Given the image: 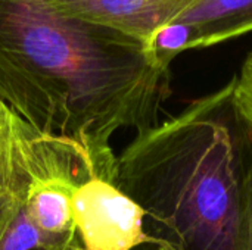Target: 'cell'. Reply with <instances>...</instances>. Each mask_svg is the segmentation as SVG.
I'll list each match as a JSON object with an SVG mask.
<instances>
[{
    "label": "cell",
    "mask_w": 252,
    "mask_h": 250,
    "mask_svg": "<svg viewBox=\"0 0 252 250\" xmlns=\"http://www.w3.org/2000/svg\"><path fill=\"white\" fill-rule=\"evenodd\" d=\"M239 250H252V150L245 168L241 217H239Z\"/></svg>",
    "instance_id": "52a82bcc"
},
{
    "label": "cell",
    "mask_w": 252,
    "mask_h": 250,
    "mask_svg": "<svg viewBox=\"0 0 252 250\" xmlns=\"http://www.w3.org/2000/svg\"><path fill=\"white\" fill-rule=\"evenodd\" d=\"M65 16L120 31L148 49L152 37L193 0H43Z\"/></svg>",
    "instance_id": "5b68a950"
},
{
    "label": "cell",
    "mask_w": 252,
    "mask_h": 250,
    "mask_svg": "<svg viewBox=\"0 0 252 250\" xmlns=\"http://www.w3.org/2000/svg\"><path fill=\"white\" fill-rule=\"evenodd\" d=\"M170 68L120 31L43 0H0V100L35 128L78 141L112 181V136L158 124Z\"/></svg>",
    "instance_id": "6da1fadb"
},
{
    "label": "cell",
    "mask_w": 252,
    "mask_h": 250,
    "mask_svg": "<svg viewBox=\"0 0 252 250\" xmlns=\"http://www.w3.org/2000/svg\"><path fill=\"white\" fill-rule=\"evenodd\" d=\"M66 174L100 177L78 141L35 128L0 100V250H49L32 205L46 180Z\"/></svg>",
    "instance_id": "3957f363"
},
{
    "label": "cell",
    "mask_w": 252,
    "mask_h": 250,
    "mask_svg": "<svg viewBox=\"0 0 252 250\" xmlns=\"http://www.w3.org/2000/svg\"><path fill=\"white\" fill-rule=\"evenodd\" d=\"M75 240H77V237H75ZM75 240H74L69 246H66V248H63V249H59V250H74V248H75Z\"/></svg>",
    "instance_id": "9c48e42d"
},
{
    "label": "cell",
    "mask_w": 252,
    "mask_h": 250,
    "mask_svg": "<svg viewBox=\"0 0 252 250\" xmlns=\"http://www.w3.org/2000/svg\"><path fill=\"white\" fill-rule=\"evenodd\" d=\"M174 22L190 29L189 49H205L251 32L252 0H193Z\"/></svg>",
    "instance_id": "8992f818"
},
{
    "label": "cell",
    "mask_w": 252,
    "mask_h": 250,
    "mask_svg": "<svg viewBox=\"0 0 252 250\" xmlns=\"http://www.w3.org/2000/svg\"><path fill=\"white\" fill-rule=\"evenodd\" d=\"M74 250H134L152 245L143 209L112 181L94 177L71 197Z\"/></svg>",
    "instance_id": "277c9868"
},
{
    "label": "cell",
    "mask_w": 252,
    "mask_h": 250,
    "mask_svg": "<svg viewBox=\"0 0 252 250\" xmlns=\"http://www.w3.org/2000/svg\"><path fill=\"white\" fill-rule=\"evenodd\" d=\"M235 78V94L238 106L252 125V52L244 60L241 72Z\"/></svg>",
    "instance_id": "ba28073f"
},
{
    "label": "cell",
    "mask_w": 252,
    "mask_h": 250,
    "mask_svg": "<svg viewBox=\"0 0 252 250\" xmlns=\"http://www.w3.org/2000/svg\"><path fill=\"white\" fill-rule=\"evenodd\" d=\"M235 84L137 133L117 156L114 184L143 209L155 250H239L252 125Z\"/></svg>",
    "instance_id": "7a4b0ae2"
}]
</instances>
